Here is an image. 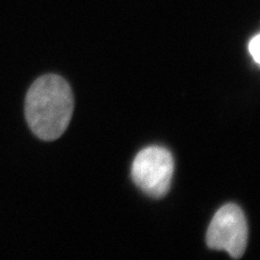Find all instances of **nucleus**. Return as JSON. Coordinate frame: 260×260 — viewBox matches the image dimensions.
Returning <instances> with one entry per match:
<instances>
[{"label":"nucleus","instance_id":"obj_1","mask_svg":"<svg viewBox=\"0 0 260 260\" xmlns=\"http://www.w3.org/2000/svg\"><path fill=\"white\" fill-rule=\"evenodd\" d=\"M73 111V91L68 81L59 75L39 77L28 89L25 117L39 139L53 141L60 138L70 125Z\"/></svg>","mask_w":260,"mask_h":260},{"label":"nucleus","instance_id":"obj_2","mask_svg":"<svg viewBox=\"0 0 260 260\" xmlns=\"http://www.w3.org/2000/svg\"><path fill=\"white\" fill-rule=\"evenodd\" d=\"M174 170L175 161L172 153L162 146H149L135 157L132 178L145 195L161 199L170 190Z\"/></svg>","mask_w":260,"mask_h":260},{"label":"nucleus","instance_id":"obj_3","mask_svg":"<svg viewBox=\"0 0 260 260\" xmlns=\"http://www.w3.org/2000/svg\"><path fill=\"white\" fill-rule=\"evenodd\" d=\"M248 228L243 210L235 204H226L211 219L206 244L211 249L224 250L232 258H241L247 246Z\"/></svg>","mask_w":260,"mask_h":260},{"label":"nucleus","instance_id":"obj_4","mask_svg":"<svg viewBox=\"0 0 260 260\" xmlns=\"http://www.w3.org/2000/svg\"><path fill=\"white\" fill-rule=\"evenodd\" d=\"M248 51L254 61L259 64L260 63V34H256L253 38L249 40Z\"/></svg>","mask_w":260,"mask_h":260}]
</instances>
